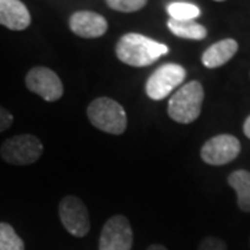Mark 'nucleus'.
<instances>
[{"mask_svg":"<svg viewBox=\"0 0 250 250\" xmlns=\"http://www.w3.org/2000/svg\"><path fill=\"white\" fill-rule=\"evenodd\" d=\"M0 250H25L24 241L7 223H0Z\"/></svg>","mask_w":250,"mask_h":250,"instance_id":"16","label":"nucleus"},{"mask_svg":"<svg viewBox=\"0 0 250 250\" xmlns=\"http://www.w3.org/2000/svg\"><path fill=\"white\" fill-rule=\"evenodd\" d=\"M134 233L128 218L121 214L113 215L103 225L99 239V250H131Z\"/></svg>","mask_w":250,"mask_h":250,"instance_id":"7","label":"nucleus"},{"mask_svg":"<svg viewBox=\"0 0 250 250\" xmlns=\"http://www.w3.org/2000/svg\"><path fill=\"white\" fill-rule=\"evenodd\" d=\"M228 184L236 192L238 207L245 213H250V171H233L228 177Z\"/></svg>","mask_w":250,"mask_h":250,"instance_id":"13","label":"nucleus"},{"mask_svg":"<svg viewBox=\"0 0 250 250\" xmlns=\"http://www.w3.org/2000/svg\"><path fill=\"white\" fill-rule=\"evenodd\" d=\"M241 153V142L233 135L221 134L213 136L202 146L200 157L206 164L224 166L233 161Z\"/></svg>","mask_w":250,"mask_h":250,"instance_id":"8","label":"nucleus"},{"mask_svg":"<svg viewBox=\"0 0 250 250\" xmlns=\"http://www.w3.org/2000/svg\"><path fill=\"white\" fill-rule=\"evenodd\" d=\"M86 113L90 124L103 132L121 135L126 129V114L124 107L113 99H95L90 102Z\"/></svg>","mask_w":250,"mask_h":250,"instance_id":"3","label":"nucleus"},{"mask_svg":"<svg viewBox=\"0 0 250 250\" xmlns=\"http://www.w3.org/2000/svg\"><path fill=\"white\" fill-rule=\"evenodd\" d=\"M29 24L31 14L21 0H0V25L11 31H22Z\"/></svg>","mask_w":250,"mask_h":250,"instance_id":"11","label":"nucleus"},{"mask_svg":"<svg viewBox=\"0 0 250 250\" xmlns=\"http://www.w3.org/2000/svg\"><path fill=\"white\" fill-rule=\"evenodd\" d=\"M197 250H227V243L215 236H206L205 239L200 242Z\"/></svg>","mask_w":250,"mask_h":250,"instance_id":"18","label":"nucleus"},{"mask_svg":"<svg viewBox=\"0 0 250 250\" xmlns=\"http://www.w3.org/2000/svg\"><path fill=\"white\" fill-rule=\"evenodd\" d=\"M187 77L182 65L175 62H167L160 65L146 81V95L152 100L167 98L172 90L179 86Z\"/></svg>","mask_w":250,"mask_h":250,"instance_id":"5","label":"nucleus"},{"mask_svg":"<svg viewBox=\"0 0 250 250\" xmlns=\"http://www.w3.org/2000/svg\"><path fill=\"white\" fill-rule=\"evenodd\" d=\"M43 145L35 135H16L4 141L0 147L1 159L13 166H29L41 159Z\"/></svg>","mask_w":250,"mask_h":250,"instance_id":"4","label":"nucleus"},{"mask_svg":"<svg viewBox=\"0 0 250 250\" xmlns=\"http://www.w3.org/2000/svg\"><path fill=\"white\" fill-rule=\"evenodd\" d=\"M168 53V47L141 34H125L116 45L120 62L131 67H146Z\"/></svg>","mask_w":250,"mask_h":250,"instance_id":"1","label":"nucleus"},{"mask_svg":"<svg viewBox=\"0 0 250 250\" xmlns=\"http://www.w3.org/2000/svg\"><path fill=\"white\" fill-rule=\"evenodd\" d=\"M14 121V117L10 113L9 110L0 106V132H4L6 129H9L11 124Z\"/></svg>","mask_w":250,"mask_h":250,"instance_id":"19","label":"nucleus"},{"mask_svg":"<svg viewBox=\"0 0 250 250\" xmlns=\"http://www.w3.org/2000/svg\"><path fill=\"white\" fill-rule=\"evenodd\" d=\"M238 42L235 39H223L211 45L202 56V62L207 68H217L229 62L238 52Z\"/></svg>","mask_w":250,"mask_h":250,"instance_id":"12","label":"nucleus"},{"mask_svg":"<svg viewBox=\"0 0 250 250\" xmlns=\"http://www.w3.org/2000/svg\"><path fill=\"white\" fill-rule=\"evenodd\" d=\"M147 250H168L166 246H163V245H152V246H149Z\"/></svg>","mask_w":250,"mask_h":250,"instance_id":"21","label":"nucleus"},{"mask_svg":"<svg viewBox=\"0 0 250 250\" xmlns=\"http://www.w3.org/2000/svg\"><path fill=\"white\" fill-rule=\"evenodd\" d=\"M214 1H224V0H214Z\"/></svg>","mask_w":250,"mask_h":250,"instance_id":"22","label":"nucleus"},{"mask_svg":"<svg viewBox=\"0 0 250 250\" xmlns=\"http://www.w3.org/2000/svg\"><path fill=\"white\" fill-rule=\"evenodd\" d=\"M243 132L245 135L248 136L250 139V116L245 120V123H243Z\"/></svg>","mask_w":250,"mask_h":250,"instance_id":"20","label":"nucleus"},{"mask_svg":"<svg viewBox=\"0 0 250 250\" xmlns=\"http://www.w3.org/2000/svg\"><path fill=\"white\" fill-rule=\"evenodd\" d=\"M168 29L178 38L184 39H193V41H202L207 36V29L202 24H197L195 20L190 21H177V20H168L167 22Z\"/></svg>","mask_w":250,"mask_h":250,"instance_id":"14","label":"nucleus"},{"mask_svg":"<svg viewBox=\"0 0 250 250\" xmlns=\"http://www.w3.org/2000/svg\"><path fill=\"white\" fill-rule=\"evenodd\" d=\"M107 28L106 18L93 11H77L70 17V29L81 38H100L106 34Z\"/></svg>","mask_w":250,"mask_h":250,"instance_id":"10","label":"nucleus"},{"mask_svg":"<svg viewBox=\"0 0 250 250\" xmlns=\"http://www.w3.org/2000/svg\"><path fill=\"white\" fill-rule=\"evenodd\" d=\"M59 215L64 228L75 238H83L90 231L89 211L77 196L62 197L59 205Z\"/></svg>","mask_w":250,"mask_h":250,"instance_id":"6","label":"nucleus"},{"mask_svg":"<svg viewBox=\"0 0 250 250\" xmlns=\"http://www.w3.org/2000/svg\"><path fill=\"white\" fill-rule=\"evenodd\" d=\"M25 85L32 93L46 102H57L64 93L62 80L47 67H34L25 77Z\"/></svg>","mask_w":250,"mask_h":250,"instance_id":"9","label":"nucleus"},{"mask_svg":"<svg viewBox=\"0 0 250 250\" xmlns=\"http://www.w3.org/2000/svg\"><path fill=\"white\" fill-rule=\"evenodd\" d=\"M110 9L121 13H134L143 9L147 0H106Z\"/></svg>","mask_w":250,"mask_h":250,"instance_id":"17","label":"nucleus"},{"mask_svg":"<svg viewBox=\"0 0 250 250\" xmlns=\"http://www.w3.org/2000/svg\"><path fill=\"white\" fill-rule=\"evenodd\" d=\"M167 13L171 20L177 21H190L200 16V9L187 1H174L167 6Z\"/></svg>","mask_w":250,"mask_h":250,"instance_id":"15","label":"nucleus"},{"mask_svg":"<svg viewBox=\"0 0 250 250\" xmlns=\"http://www.w3.org/2000/svg\"><path fill=\"white\" fill-rule=\"evenodd\" d=\"M205 100V89L199 81H190L179 88L168 102V116L179 124H190L199 118Z\"/></svg>","mask_w":250,"mask_h":250,"instance_id":"2","label":"nucleus"}]
</instances>
